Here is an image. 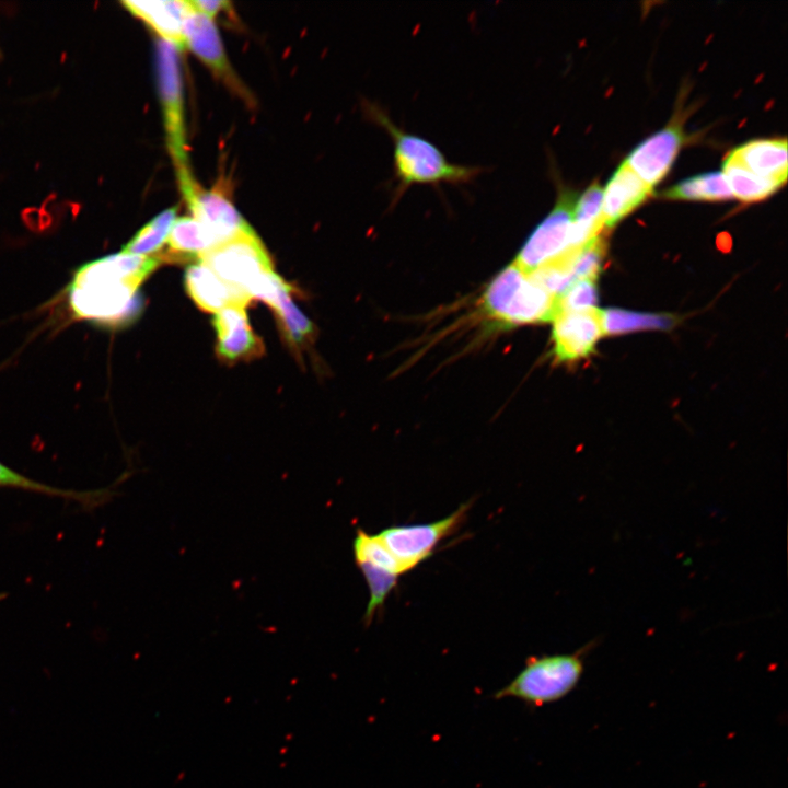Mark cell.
I'll return each instance as SVG.
<instances>
[{
	"label": "cell",
	"instance_id": "1",
	"mask_svg": "<svg viewBox=\"0 0 788 788\" xmlns=\"http://www.w3.org/2000/svg\"><path fill=\"white\" fill-rule=\"evenodd\" d=\"M161 263L159 257L125 253L85 263L72 275L68 302L72 316L115 325L139 310V288Z\"/></svg>",
	"mask_w": 788,
	"mask_h": 788
},
{
	"label": "cell",
	"instance_id": "2",
	"mask_svg": "<svg viewBox=\"0 0 788 788\" xmlns=\"http://www.w3.org/2000/svg\"><path fill=\"white\" fill-rule=\"evenodd\" d=\"M366 112L392 139L396 199L414 185L467 183L482 172L478 166L450 162L434 143L397 126L378 104L368 102Z\"/></svg>",
	"mask_w": 788,
	"mask_h": 788
},
{
	"label": "cell",
	"instance_id": "3",
	"mask_svg": "<svg viewBox=\"0 0 788 788\" xmlns=\"http://www.w3.org/2000/svg\"><path fill=\"white\" fill-rule=\"evenodd\" d=\"M593 641L571 653L532 656L521 671L494 699L515 698L528 707L538 708L557 702L576 688L584 671V659Z\"/></svg>",
	"mask_w": 788,
	"mask_h": 788
},
{
	"label": "cell",
	"instance_id": "4",
	"mask_svg": "<svg viewBox=\"0 0 788 788\" xmlns=\"http://www.w3.org/2000/svg\"><path fill=\"white\" fill-rule=\"evenodd\" d=\"M557 300L512 263L500 270L485 289L482 310L498 325L509 327L553 321L558 311Z\"/></svg>",
	"mask_w": 788,
	"mask_h": 788
},
{
	"label": "cell",
	"instance_id": "5",
	"mask_svg": "<svg viewBox=\"0 0 788 788\" xmlns=\"http://www.w3.org/2000/svg\"><path fill=\"white\" fill-rule=\"evenodd\" d=\"M199 259L223 282L250 298L255 285L273 271L271 259L252 228L216 245Z\"/></svg>",
	"mask_w": 788,
	"mask_h": 788
},
{
	"label": "cell",
	"instance_id": "6",
	"mask_svg": "<svg viewBox=\"0 0 788 788\" xmlns=\"http://www.w3.org/2000/svg\"><path fill=\"white\" fill-rule=\"evenodd\" d=\"M471 501L461 505L445 518L420 524L392 525L376 535L396 559L402 573L428 559L438 545L455 533L467 517Z\"/></svg>",
	"mask_w": 788,
	"mask_h": 788
},
{
	"label": "cell",
	"instance_id": "7",
	"mask_svg": "<svg viewBox=\"0 0 788 788\" xmlns=\"http://www.w3.org/2000/svg\"><path fill=\"white\" fill-rule=\"evenodd\" d=\"M576 200L575 193L560 192L552 211L532 231L513 262L522 271L530 275L571 250L569 232Z\"/></svg>",
	"mask_w": 788,
	"mask_h": 788
},
{
	"label": "cell",
	"instance_id": "8",
	"mask_svg": "<svg viewBox=\"0 0 788 788\" xmlns=\"http://www.w3.org/2000/svg\"><path fill=\"white\" fill-rule=\"evenodd\" d=\"M157 65L169 152L176 169L187 166L183 89L176 47L160 39Z\"/></svg>",
	"mask_w": 788,
	"mask_h": 788
},
{
	"label": "cell",
	"instance_id": "9",
	"mask_svg": "<svg viewBox=\"0 0 788 788\" xmlns=\"http://www.w3.org/2000/svg\"><path fill=\"white\" fill-rule=\"evenodd\" d=\"M183 197L193 213L216 239L218 244L251 229L232 202L218 190L199 186L187 166L176 169Z\"/></svg>",
	"mask_w": 788,
	"mask_h": 788
},
{
	"label": "cell",
	"instance_id": "10",
	"mask_svg": "<svg viewBox=\"0 0 788 788\" xmlns=\"http://www.w3.org/2000/svg\"><path fill=\"white\" fill-rule=\"evenodd\" d=\"M352 551L355 563L369 589L370 599L364 622L370 624L403 573L396 559L376 534H369L358 529L352 542Z\"/></svg>",
	"mask_w": 788,
	"mask_h": 788
},
{
	"label": "cell",
	"instance_id": "11",
	"mask_svg": "<svg viewBox=\"0 0 788 788\" xmlns=\"http://www.w3.org/2000/svg\"><path fill=\"white\" fill-rule=\"evenodd\" d=\"M554 354L559 361L587 357L604 335L601 310L559 311L553 318Z\"/></svg>",
	"mask_w": 788,
	"mask_h": 788
},
{
	"label": "cell",
	"instance_id": "12",
	"mask_svg": "<svg viewBox=\"0 0 788 788\" xmlns=\"http://www.w3.org/2000/svg\"><path fill=\"white\" fill-rule=\"evenodd\" d=\"M184 42L185 47L200 58L219 79L241 96L248 97L228 61L212 19L193 8L185 21Z\"/></svg>",
	"mask_w": 788,
	"mask_h": 788
},
{
	"label": "cell",
	"instance_id": "13",
	"mask_svg": "<svg viewBox=\"0 0 788 788\" xmlns=\"http://www.w3.org/2000/svg\"><path fill=\"white\" fill-rule=\"evenodd\" d=\"M683 143V131L671 124L640 142L624 163L652 187L669 172Z\"/></svg>",
	"mask_w": 788,
	"mask_h": 788
},
{
	"label": "cell",
	"instance_id": "14",
	"mask_svg": "<svg viewBox=\"0 0 788 788\" xmlns=\"http://www.w3.org/2000/svg\"><path fill=\"white\" fill-rule=\"evenodd\" d=\"M212 323L221 358L235 361L262 354V341L250 325L244 305L234 304L220 310Z\"/></svg>",
	"mask_w": 788,
	"mask_h": 788
},
{
	"label": "cell",
	"instance_id": "15",
	"mask_svg": "<svg viewBox=\"0 0 788 788\" xmlns=\"http://www.w3.org/2000/svg\"><path fill=\"white\" fill-rule=\"evenodd\" d=\"M121 4L135 16L144 21L163 40L178 49L185 47L184 25L192 11L189 1H123Z\"/></svg>",
	"mask_w": 788,
	"mask_h": 788
},
{
	"label": "cell",
	"instance_id": "16",
	"mask_svg": "<svg viewBox=\"0 0 788 788\" xmlns=\"http://www.w3.org/2000/svg\"><path fill=\"white\" fill-rule=\"evenodd\" d=\"M651 193L652 187L642 182L623 162L603 189L602 219L604 227H614L641 205Z\"/></svg>",
	"mask_w": 788,
	"mask_h": 788
},
{
	"label": "cell",
	"instance_id": "17",
	"mask_svg": "<svg viewBox=\"0 0 788 788\" xmlns=\"http://www.w3.org/2000/svg\"><path fill=\"white\" fill-rule=\"evenodd\" d=\"M184 283L193 301L207 312L217 313L234 304L246 306L251 300L246 294L223 282L202 263L190 265L186 269Z\"/></svg>",
	"mask_w": 788,
	"mask_h": 788
},
{
	"label": "cell",
	"instance_id": "18",
	"mask_svg": "<svg viewBox=\"0 0 788 788\" xmlns=\"http://www.w3.org/2000/svg\"><path fill=\"white\" fill-rule=\"evenodd\" d=\"M748 170L783 185L787 179L786 139L752 140L730 152Z\"/></svg>",
	"mask_w": 788,
	"mask_h": 788
},
{
	"label": "cell",
	"instance_id": "19",
	"mask_svg": "<svg viewBox=\"0 0 788 788\" xmlns=\"http://www.w3.org/2000/svg\"><path fill=\"white\" fill-rule=\"evenodd\" d=\"M167 251L159 257L161 262L200 257L218 245V242L198 220L193 217H182L174 221L167 236Z\"/></svg>",
	"mask_w": 788,
	"mask_h": 788
},
{
	"label": "cell",
	"instance_id": "20",
	"mask_svg": "<svg viewBox=\"0 0 788 788\" xmlns=\"http://www.w3.org/2000/svg\"><path fill=\"white\" fill-rule=\"evenodd\" d=\"M603 188L592 184L576 200L569 232V248H581L600 235L604 228L602 219Z\"/></svg>",
	"mask_w": 788,
	"mask_h": 788
},
{
	"label": "cell",
	"instance_id": "21",
	"mask_svg": "<svg viewBox=\"0 0 788 788\" xmlns=\"http://www.w3.org/2000/svg\"><path fill=\"white\" fill-rule=\"evenodd\" d=\"M0 487L19 488L36 494L60 497L67 500L76 501L89 508H93L105 502V500L113 494L112 489L79 491L54 487L32 479L20 472L14 471L2 462H0Z\"/></svg>",
	"mask_w": 788,
	"mask_h": 788
},
{
	"label": "cell",
	"instance_id": "22",
	"mask_svg": "<svg viewBox=\"0 0 788 788\" xmlns=\"http://www.w3.org/2000/svg\"><path fill=\"white\" fill-rule=\"evenodd\" d=\"M722 174L732 197L745 202L765 199L783 185L775 179L762 177L751 172L730 153L723 161Z\"/></svg>",
	"mask_w": 788,
	"mask_h": 788
},
{
	"label": "cell",
	"instance_id": "23",
	"mask_svg": "<svg viewBox=\"0 0 788 788\" xmlns=\"http://www.w3.org/2000/svg\"><path fill=\"white\" fill-rule=\"evenodd\" d=\"M674 200L718 201L732 198L722 172H710L686 178L662 193Z\"/></svg>",
	"mask_w": 788,
	"mask_h": 788
},
{
	"label": "cell",
	"instance_id": "24",
	"mask_svg": "<svg viewBox=\"0 0 788 788\" xmlns=\"http://www.w3.org/2000/svg\"><path fill=\"white\" fill-rule=\"evenodd\" d=\"M604 334H625L641 329H668L674 318L664 314L639 313L621 309L601 310Z\"/></svg>",
	"mask_w": 788,
	"mask_h": 788
},
{
	"label": "cell",
	"instance_id": "25",
	"mask_svg": "<svg viewBox=\"0 0 788 788\" xmlns=\"http://www.w3.org/2000/svg\"><path fill=\"white\" fill-rule=\"evenodd\" d=\"M176 208H169L143 225L123 247L121 253L149 256L166 241L175 221Z\"/></svg>",
	"mask_w": 788,
	"mask_h": 788
},
{
	"label": "cell",
	"instance_id": "26",
	"mask_svg": "<svg viewBox=\"0 0 788 788\" xmlns=\"http://www.w3.org/2000/svg\"><path fill=\"white\" fill-rule=\"evenodd\" d=\"M271 308L288 340L294 346L305 344L313 333V325L293 303L290 291L282 293Z\"/></svg>",
	"mask_w": 788,
	"mask_h": 788
},
{
	"label": "cell",
	"instance_id": "27",
	"mask_svg": "<svg viewBox=\"0 0 788 788\" xmlns=\"http://www.w3.org/2000/svg\"><path fill=\"white\" fill-rule=\"evenodd\" d=\"M604 257V242L601 235L579 248L570 263V270L576 281L580 279H596Z\"/></svg>",
	"mask_w": 788,
	"mask_h": 788
},
{
	"label": "cell",
	"instance_id": "28",
	"mask_svg": "<svg viewBox=\"0 0 788 788\" xmlns=\"http://www.w3.org/2000/svg\"><path fill=\"white\" fill-rule=\"evenodd\" d=\"M598 302L595 279L575 281L557 300L558 311H586Z\"/></svg>",
	"mask_w": 788,
	"mask_h": 788
},
{
	"label": "cell",
	"instance_id": "29",
	"mask_svg": "<svg viewBox=\"0 0 788 788\" xmlns=\"http://www.w3.org/2000/svg\"><path fill=\"white\" fill-rule=\"evenodd\" d=\"M189 3L196 11L209 16L210 19L230 5V2L224 0H192Z\"/></svg>",
	"mask_w": 788,
	"mask_h": 788
},
{
	"label": "cell",
	"instance_id": "30",
	"mask_svg": "<svg viewBox=\"0 0 788 788\" xmlns=\"http://www.w3.org/2000/svg\"><path fill=\"white\" fill-rule=\"evenodd\" d=\"M4 598H5V594H4V593H0V601L3 600Z\"/></svg>",
	"mask_w": 788,
	"mask_h": 788
}]
</instances>
